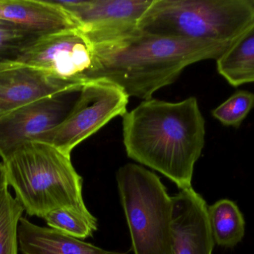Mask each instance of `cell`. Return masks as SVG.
<instances>
[{
	"label": "cell",
	"instance_id": "cell-1",
	"mask_svg": "<svg viewBox=\"0 0 254 254\" xmlns=\"http://www.w3.org/2000/svg\"><path fill=\"white\" fill-rule=\"evenodd\" d=\"M123 119L127 156L182 189L192 188L194 167L205 143V120L195 97L179 102L149 98Z\"/></svg>",
	"mask_w": 254,
	"mask_h": 254
},
{
	"label": "cell",
	"instance_id": "cell-2",
	"mask_svg": "<svg viewBox=\"0 0 254 254\" xmlns=\"http://www.w3.org/2000/svg\"><path fill=\"white\" fill-rule=\"evenodd\" d=\"M231 45L210 40L174 38L137 29L108 43L93 45V69L87 80L104 79L128 97L141 99L174 83L191 64L217 60Z\"/></svg>",
	"mask_w": 254,
	"mask_h": 254
},
{
	"label": "cell",
	"instance_id": "cell-3",
	"mask_svg": "<svg viewBox=\"0 0 254 254\" xmlns=\"http://www.w3.org/2000/svg\"><path fill=\"white\" fill-rule=\"evenodd\" d=\"M7 186L28 215L43 218L68 209L94 217L83 198V178L71 156L40 141L24 143L2 160Z\"/></svg>",
	"mask_w": 254,
	"mask_h": 254
},
{
	"label": "cell",
	"instance_id": "cell-4",
	"mask_svg": "<svg viewBox=\"0 0 254 254\" xmlns=\"http://www.w3.org/2000/svg\"><path fill=\"white\" fill-rule=\"evenodd\" d=\"M254 25V0H153L141 31L232 45Z\"/></svg>",
	"mask_w": 254,
	"mask_h": 254
},
{
	"label": "cell",
	"instance_id": "cell-5",
	"mask_svg": "<svg viewBox=\"0 0 254 254\" xmlns=\"http://www.w3.org/2000/svg\"><path fill=\"white\" fill-rule=\"evenodd\" d=\"M116 179L134 254H173V198L160 177L128 164L119 169Z\"/></svg>",
	"mask_w": 254,
	"mask_h": 254
},
{
	"label": "cell",
	"instance_id": "cell-6",
	"mask_svg": "<svg viewBox=\"0 0 254 254\" xmlns=\"http://www.w3.org/2000/svg\"><path fill=\"white\" fill-rule=\"evenodd\" d=\"M128 98L120 86L109 81H88L64 122L36 141L47 143L71 156L76 146L126 113Z\"/></svg>",
	"mask_w": 254,
	"mask_h": 254
},
{
	"label": "cell",
	"instance_id": "cell-7",
	"mask_svg": "<svg viewBox=\"0 0 254 254\" xmlns=\"http://www.w3.org/2000/svg\"><path fill=\"white\" fill-rule=\"evenodd\" d=\"M12 64L35 67L70 83L85 84L93 69V45L77 28L64 30L40 37Z\"/></svg>",
	"mask_w": 254,
	"mask_h": 254
},
{
	"label": "cell",
	"instance_id": "cell-8",
	"mask_svg": "<svg viewBox=\"0 0 254 254\" xmlns=\"http://www.w3.org/2000/svg\"><path fill=\"white\" fill-rule=\"evenodd\" d=\"M74 21L92 45L122 38L138 29L153 0H52Z\"/></svg>",
	"mask_w": 254,
	"mask_h": 254
},
{
	"label": "cell",
	"instance_id": "cell-9",
	"mask_svg": "<svg viewBox=\"0 0 254 254\" xmlns=\"http://www.w3.org/2000/svg\"><path fill=\"white\" fill-rule=\"evenodd\" d=\"M82 85L44 97L0 118V157L4 159L24 143L61 125L68 116Z\"/></svg>",
	"mask_w": 254,
	"mask_h": 254
},
{
	"label": "cell",
	"instance_id": "cell-10",
	"mask_svg": "<svg viewBox=\"0 0 254 254\" xmlns=\"http://www.w3.org/2000/svg\"><path fill=\"white\" fill-rule=\"evenodd\" d=\"M172 198L173 254H213L215 243L204 198L192 187Z\"/></svg>",
	"mask_w": 254,
	"mask_h": 254
},
{
	"label": "cell",
	"instance_id": "cell-11",
	"mask_svg": "<svg viewBox=\"0 0 254 254\" xmlns=\"http://www.w3.org/2000/svg\"><path fill=\"white\" fill-rule=\"evenodd\" d=\"M82 85L61 80L35 67L0 66V118L36 100Z\"/></svg>",
	"mask_w": 254,
	"mask_h": 254
},
{
	"label": "cell",
	"instance_id": "cell-12",
	"mask_svg": "<svg viewBox=\"0 0 254 254\" xmlns=\"http://www.w3.org/2000/svg\"><path fill=\"white\" fill-rule=\"evenodd\" d=\"M0 19L42 37L77 28L71 16L51 0H0Z\"/></svg>",
	"mask_w": 254,
	"mask_h": 254
},
{
	"label": "cell",
	"instance_id": "cell-13",
	"mask_svg": "<svg viewBox=\"0 0 254 254\" xmlns=\"http://www.w3.org/2000/svg\"><path fill=\"white\" fill-rule=\"evenodd\" d=\"M22 254H127L110 252L21 218L17 231Z\"/></svg>",
	"mask_w": 254,
	"mask_h": 254
},
{
	"label": "cell",
	"instance_id": "cell-14",
	"mask_svg": "<svg viewBox=\"0 0 254 254\" xmlns=\"http://www.w3.org/2000/svg\"><path fill=\"white\" fill-rule=\"evenodd\" d=\"M216 66L231 86L254 83V25L216 60Z\"/></svg>",
	"mask_w": 254,
	"mask_h": 254
},
{
	"label": "cell",
	"instance_id": "cell-15",
	"mask_svg": "<svg viewBox=\"0 0 254 254\" xmlns=\"http://www.w3.org/2000/svg\"><path fill=\"white\" fill-rule=\"evenodd\" d=\"M207 214L212 236L218 246L233 248L244 238L246 222L234 201L219 200L207 207Z\"/></svg>",
	"mask_w": 254,
	"mask_h": 254
},
{
	"label": "cell",
	"instance_id": "cell-16",
	"mask_svg": "<svg viewBox=\"0 0 254 254\" xmlns=\"http://www.w3.org/2000/svg\"><path fill=\"white\" fill-rule=\"evenodd\" d=\"M23 212L7 188L0 192V254H18V226Z\"/></svg>",
	"mask_w": 254,
	"mask_h": 254
},
{
	"label": "cell",
	"instance_id": "cell-17",
	"mask_svg": "<svg viewBox=\"0 0 254 254\" xmlns=\"http://www.w3.org/2000/svg\"><path fill=\"white\" fill-rule=\"evenodd\" d=\"M42 36L0 19V66L16 62Z\"/></svg>",
	"mask_w": 254,
	"mask_h": 254
},
{
	"label": "cell",
	"instance_id": "cell-18",
	"mask_svg": "<svg viewBox=\"0 0 254 254\" xmlns=\"http://www.w3.org/2000/svg\"><path fill=\"white\" fill-rule=\"evenodd\" d=\"M43 219L49 228L80 240L92 237L98 230V220L95 216L87 217L68 209L54 210Z\"/></svg>",
	"mask_w": 254,
	"mask_h": 254
},
{
	"label": "cell",
	"instance_id": "cell-19",
	"mask_svg": "<svg viewBox=\"0 0 254 254\" xmlns=\"http://www.w3.org/2000/svg\"><path fill=\"white\" fill-rule=\"evenodd\" d=\"M254 107V93L239 90L212 110V116L227 127L239 128Z\"/></svg>",
	"mask_w": 254,
	"mask_h": 254
},
{
	"label": "cell",
	"instance_id": "cell-20",
	"mask_svg": "<svg viewBox=\"0 0 254 254\" xmlns=\"http://www.w3.org/2000/svg\"><path fill=\"white\" fill-rule=\"evenodd\" d=\"M8 187L6 180L5 172L2 163H0V192Z\"/></svg>",
	"mask_w": 254,
	"mask_h": 254
}]
</instances>
